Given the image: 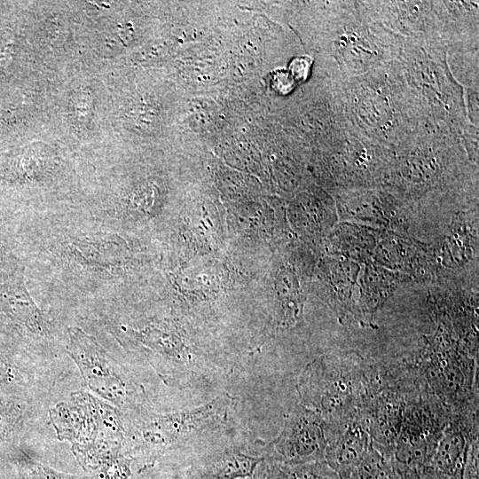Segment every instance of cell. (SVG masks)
Masks as SVG:
<instances>
[{
    "mask_svg": "<svg viewBox=\"0 0 479 479\" xmlns=\"http://www.w3.org/2000/svg\"><path fill=\"white\" fill-rule=\"evenodd\" d=\"M406 475L407 476L404 479H421L420 476L416 475V473L414 470L408 471Z\"/></svg>",
    "mask_w": 479,
    "mask_h": 479,
    "instance_id": "obj_14",
    "label": "cell"
},
{
    "mask_svg": "<svg viewBox=\"0 0 479 479\" xmlns=\"http://www.w3.org/2000/svg\"><path fill=\"white\" fill-rule=\"evenodd\" d=\"M233 404L234 399L224 394L202 405L174 412H152L147 406L125 412L124 451L145 469L162 454L218 428Z\"/></svg>",
    "mask_w": 479,
    "mask_h": 479,
    "instance_id": "obj_1",
    "label": "cell"
},
{
    "mask_svg": "<svg viewBox=\"0 0 479 479\" xmlns=\"http://www.w3.org/2000/svg\"><path fill=\"white\" fill-rule=\"evenodd\" d=\"M14 379L10 364L0 357V384L10 383Z\"/></svg>",
    "mask_w": 479,
    "mask_h": 479,
    "instance_id": "obj_12",
    "label": "cell"
},
{
    "mask_svg": "<svg viewBox=\"0 0 479 479\" xmlns=\"http://www.w3.org/2000/svg\"><path fill=\"white\" fill-rule=\"evenodd\" d=\"M27 416V403L18 397L0 395V441L10 438Z\"/></svg>",
    "mask_w": 479,
    "mask_h": 479,
    "instance_id": "obj_10",
    "label": "cell"
},
{
    "mask_svg": "<svg viewBox=\"0 0 479 479\" xmlns=\"http://www.w3.org/2000/svg\"><path fill=\"white\" fill-rule=\"evenodd\" d=\"M66 351L76 365L88 392L118 408L122 413L147 406L144 389L101 345L79 327L67 329Z\"/></svg>",
    "mask_w": 479,
    "mask_h": 479,
    "instance_id": "obj_2",
    "label": "cell"
},
{
    "mask_svg": "<svg viewBox=\"0 0 479 479\" xmlns=\"http://www.w3.org/2000/svg\"><path fill=\"white\" fill-rule=\"evenodd\" d=\"M244 479H255V478H253V477H250V478H244Z\"/></svg>",
    "mask_w": 479,
    "mask_h": 479,
    "instance_id": "obj_15",
    "label": "cell"
},
{
    "mask_svg": "<svg viewBox=\"0 0 479 479\" xmlns=\"http://www.w3.org/2000/svg\"><path fill=\"white\" fill-rule=\"evenodd\" d=\"M15 459L18 479H83L51 468L26 454H20Z\"/></svg>",
    "mask_w": 479,
    "mask_h": 479,
    "instance_id": "obj_11",
    "label": "cell"
},
{
    "mask_svg": "<svg viewBox=\"0 0 479 479\" xmlns=\"http://www.w3.org/2000/svg\"><path fill=\"white\" fill-rule=\"evenodd\" d=\"M333 434L319 415L297 404L287 414L279 435L258 447L265 459L285 465L324 461Z\"/></svg>",
    "mask_w": 479,
    "mask_h": 479,
    "instance_id": "obj_5",
    "label": "cell"
},
{
    "mask_svg": "<svg viewBox=\"0 0 479 479\" xmlns=\"http://www.w3.org/2000/svg\"><path fill=\"white\" fill-rule=\"evenodd\" d=\"M265 457L230 447L201 456L188 468L185 479H244L253 476Z\"/></svg>",
    "mask_w": 479,
    "mask_h": 479,
    "instance_id": "obj_7",
    "label": "cell"
},
{
    "mask_svg": "<svg viewBox=\"0 0 479 479\" xmlns=\"http://www.w3.org/2000/svg\"><path fill=\"white\" fill-rule=\"evenodd\" d=\"M71 450L85 472L93 479H129L132 459L123 444L98 440L84 444H71Z\"/></svg>",
    "mask_w": 479,
    "mask_h": 479,
    "instance_id": "obj_6",
    "label": "cell"
},
{
    "mask_svg": "<svg viewBox=\"0 0 479 479\" xmlns=\"http://www.w3.org/2000/svg\"><path fill=\"white\" fill-rule=\"evenodd\" d=\"M466 442L461 433L448 431L438 441L432 453L433 467L439 475L455 476L465 461Z\"/></svg>",
    "mask_w": 479,
    "mask_h": 479,
    "instance_id": "obj_9",
    "label": "cell"
},
{
    "mask_svg": "<svg viewBox=\"0 0 479 479\" xmlns=\"http://www.w3.org/2000/svg\"><path fill=\"white\" fill-rule=\"evenodd\" d=\"M57 437L71 444L98 440L124 443L123 413L85 389L70 394L49 411Z\"/></svg>",
    "mask_w": 479,
    "mask_h": 479,
    "instance_id": "obj_4",
    "label": "cell"
},
{
    "mask_svg": "<svg viewBox=\"0 0 479 479\" xmlns=\"http://www.w3.org/2000/svg\"><path fill=\"white\" fill-rule=\"evenodd\" d=\"M372 447L369 433L362 425H350L333 435L326 450L325 462L336 474L347 478Z\"/></svg>",
    "mask_w": 479,
    "mask_h": 479,
    "instance_id": "obj_8",
    "label": "cell"
},
{
    "mask_svg": "<svg viewBox=\"0 0 479 479\" xmlns=\"http://www.w3.org/2000/svg\"><path fill=\"white\" fill-rule=\"evenodd\" d=\"M292 70L297 78H304L309 70V64L304 59H297L292 63Z\"/></svg>",
    "mask_w": 479,
    "mask_h": 479,
    "instance_id": "obj_13",
    "label": "cell"
},
{
    "mask_svg": "<svg viewBox=\"0 0 479 479\" xmlns=\"http://www.w3.org/2000/svg\"><path fill=\"white\" fill-rule=\"evenodd\" d=\"M297 389L301 404L332 427L355 410L362 393V369L351 362L320 358L306 366Z\"/></svg>",
    "mask_w": 479,
    "mask_h": 479,
    "instance_id": "obj_3",
    "label": "cell"
}]
</instances>
